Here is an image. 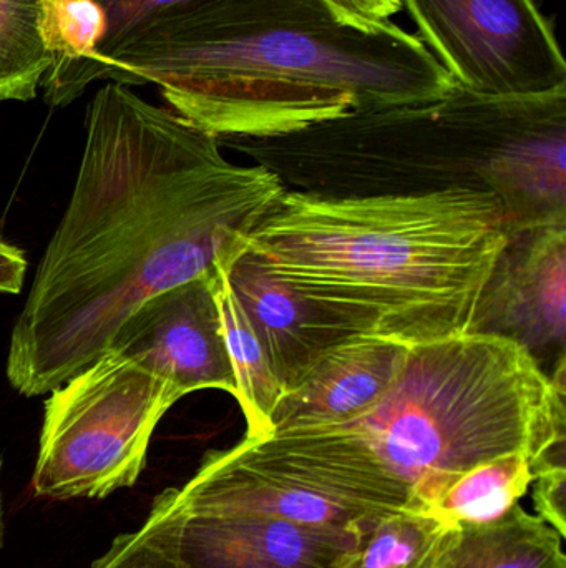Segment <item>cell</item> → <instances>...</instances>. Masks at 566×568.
<instances>
[{"mask_svg": "<svg viewBox=\"0 0 566 568\" xmlns=\"http://www.w3.org/2000/svg\"><path fill=\"white\" fill-rule=\"evenodd\" d=\"M85 125L69 206L10 336L7 377L25 397L105 354L143 301L215 275L285 192L275 172L228 162L219 139L122 83L95 93Z\"/></svg>", "mask_w": 566, "mask_h": 568, "instance_id": "obj_1", "label": "cell"}, {"mask_svg": "<svg viewBox=\"0 0 566 568\" xmlns=\"http://www.w3.org/2000/svg\"><path fill=\"white\" fill-rule=\"evenodd\" d=\"M155 83L216 139H272L349 113L444 99L452 77L414 33L359 23L325 0H213L159 20L106 79Z\"/></svg>", "mask_w": 566, "mask_h": 568, "instance_id": "obj_2", "label": "cell"}, {"mask_svg": "<svg viewBox=\"0 0 566 568\" xmlns=\"http://www.w3.org/2000/svg\"><path fill=\"white\" fill-rule=\"evenodd\" d=\"M507 239L501 200L484 190L329 196L285 189L241 252L356 333L415 344L471 331Z\"/></svg>", "mask_w": 566, "mask_h": 568, "instance_id": "obj_3", "label": "cell"}, {"mask_svg": "<svg viewBox=\"0 0 566 568\" xmlns=\"http://www.w3.org/2000/svg\"><path fill=\"white\" fill-rule=\"evenodd\" d=\"M238 146L276 175L421 172L424 193L432 180L434 192L484 190L501 200L508 233L566 222V89L491 97L457 87L444 99L349 113Z\"/></svg>", "mask_w": 566, "mask_h": 568, "instance_id": "obj_4", "label": "cell"}, {"mask_svg": "<svg viewBox=\"0 0 566 568\" xmlns=\"http://www.w3.org/2000/svg\"><path fill=\"white\" fill-rule=\"evenodd\" d=\"M565 381L504 337L408 344L384 396L326 429L362 440L428 510L462 474L505 454H527L534 480L566 473Z\"/></svg>", "mask_w": 566, "mask_h": 568, "instance_id": "obj_5", "label": "cell"}, {"mask_svg": "<svg viewBox=\"0 0 566 568\" xmlns=\"http://www.w3.org/2000/svg\"><path fill=\"white\" fill-rule=\"evenodd\" d=\"M166 490L185 509L261 514L348 532L389 514L425 510L362 440L336 429L245 436L206 453L185 486Z\"/></svg>", "mask_w": 566, "mask_h": 568, "instance_id": "obj_6", "label": "cell"}, {"mask_svg": "<svg viewBox=\"0 0 566 568\" xmlns=\"http://www.w3.org/2000/svg\"><path fill=\"white\" fill-rule=\"evenodd\" d=\"M49 394L32 490L56 503L135 486L156 426L182 399L165 379L110 351Z\"/></svg>", "mask_w": 566, "mask_h": 568, "instance_id": "obj_7", "label": "cell"}, {"mask_svg": "<svg viewBox=\"0 0 566 568\" xmlns=\"http://www.w3.org/2000/svg\"><path fill=\"white\" fill-rule=\"evenodd\" d=\"M455 85L491 97L566 89L554 23L537 0H399Z\"/></svg>", "mask_w": 566, "mask_h": 568, "instance_id": "obj_8", "label": "cell"}, {"mask_svg": "<svg viewBox=\"0 0 566 568\" xmlns=\"http://www.w3.org/2000/svg\"><path fill=\"white\" fill-rule=\"evenodd\" d=\"M469 333L518 344L547 376L566 373V223L508 233Z\"/></svg>", "mask_w": 566, "mask_h": 568, "instance_id": "obj_9", "label": "cell"}, {"mask_svg": "<svg viewBox=\"0 0 566 568\" xmlns=\"http://www.w3.org/2000/svg\"><path fill=\"white\" fill-rule=\"evenodd\" d=\"M183 568H338L359 532L251 513L176 506L168 490L146 517Z\"/></svg>", "mask_w": 566, "mask_h": 568, "instance_id": "obj_10", "label": "cell"}, {"mask_svg": "<svg viewBox=\"0 0 566 568\" xmlns=\"http://www.w3.org/2000/svg\"><path fill=\"white\" fill-rule=\"evenodd\" d=\"M213 276L168 287L143 301L116 331L110 353L152 371L179 397L218 389L238 399Z\"/></svg>", "mask_w": 566, "mask_h": 568, "instance_id": "obj_11", "label": "cell"}, {"mask_svg": "<svg viewBox=\"0 0 566 568\" xmlns=\"http://www.w3.org/2000/svg\"><path fill=\"white\" fill-rule=\"evenodd\" d=\"M241 246L243 242L216 265L248 314L288 393L305 379L322 354L358 333L341 317L263 272L241 252Z\"/></svg>", "mask_w": 566, "mask_h": 568, "instance_id": "obj_12", "label": "cell"}, {"mask_svg": "<svg viewBox=\"0 0 566 568\" xmlns=\"http://www.w3.org/2000/svg\"><path fill=\"white\" fill-rule=\"evenodd\" d=\"M408 344L356 334L332 346L282 394L271 434L341 426L374 406L391 386Z\"/></svg>", "mask_w": 566, "mask_h": 568, "instance_id": "obj_13", "label": "cell"}, {"mask_svg": "<svg viewBox=\"0 0 566 568\" xmlns=\"http://www.w3.org/2000/svg\"><path fill=\"white\" fill-rule=\"evenodd\" d=\"M564 540L517 504L492 523L457 524L435 568H566Z\"/></svg>", "mask_w": 566, "mask_h": 568, "instance_id": "obj_14", "label": "cell"}, {"mask_svg": "<svg viewBox=\"0 0 566 568\" xmlns=\"http://www.w3.org/2000/svg\"><path fill=\"white\" fill-rule=\"evenodd\" d=\"M216 303L222 316L226 349L235 373L238 399L245 416L246 436L263 437L271 434V416L285 389L276 376L265 344L259 339L248 314L243 310L235 291L223 270L216 265L213 276Z\"/></svg>", "mask_w": 566, "mask_h": 568, "instance_id": "obj_15", "label": "cell"}, {"mask_svg": "<svg viewBox=\"0 0 566 568\" xmlns=\"http://www.w3.org/2000/svg\"><path fill=\"white\" fill-rule=\"evenodd\" d=\"M455 526L429 510H401L358 534L338 568H435Z\"/></svg>", "mask_w": 566, "mask_h": 568, "instance_id": "obj_16", "label": "cell"}, {"mask_svg": "<svg viewBox=\"0 0 566 568\" xmlns=\"http://www.w3.org/2000/svg\"><path fill=\"white\" fill-rule=\"evenodd\" d=\"M56 0H0V102H29L52 67L50 17Z\"/></svg>", "mask_w": 566, "mask_h": 568, "instance_id": "obj_17", "label": "cell"}, {"mask_svg": "<svg viewBox=\"0 0 566 568\" xmlns=\"http://www.w3.org/2000/svg\"><path fill=\"white\" fill-rule=\"evenodd\" d=\"M532 483L531 457L505 454L462 474L428 510L449 526L492 523L517 506Z\"/></svg>", "mask_w": 566, "mask_h": 568, "instance_id": "obj_18", "label": "cell"}, {"mask_svg": "<svg viewBox=\"0 0 566 568\" xmlns=\"http://www.w3.org/2000/svg\"><path fill=\"white\" fill-rule=\"evenodd\" d=\"M105 13L106 29L92 62L80 79V89L85 92L90 83L105 80L113 59L132 43L140 33L159 20L188 12L213 0H95Z\"/></svg>", "mask_w": 566, "mask_h": 568, "instance_id": "obj_19", "label": "cell"}, {"mask_svg": "<svg viewBox=\"0 0 566 568\" xmlns=\"http://www.w3.org/2000/svg\"><path fill=\"white\" fill-rule=\"evenodd\" d=\"M90 568H183L172 547L145 520L135 532L120 534Z\"/></svg>", "mask_w": 566, "mask_h": 568, "instance_id": "obj_20", "label": "cell"}, {"mask_svg": "<svg viewBox=\"0 0 566 568\" xmlns=\"http://www.w3.org/2000/svg\"><path fill=\"white\" fill-rule=\"evenodd\" d=\"M537 517L566 537V473L545 474L532 483Z\"/></svg>", "mask_w": 566, "mask_h": 568, "instance_id": "obj_21", "label": "cell"}, {"mask_svg": "<svg viewBox=\"0 0 566 568\" xmlns=\"http://www.w3.org/2000/svg\"><path fill=\"white\" fill-rule=\"evenodd\" d=\"M325 2L346 19L359 23L389 22L392 16L402 10L399 0H325Z\"/></svg>", "mask_w": 566, "mask_h": 568, "instance_id": "obj_22", "label": "cell"}, {"mask_svg": "<svg viewBox=\"0 0 566 568\" xmlns=\"http://www.w3.org/2000/svg\"><path fill=\"white\" fill-rule=\"evenodd\" d=\"M25 275L27 260L23 253L0 242V293H20Z\"/></svg>", "mask_w": 566, "mask_h": 568, "instance_id": "obj_23", "label": "cell"}, {"mask_svg": "<svg viewBox=\"0 0 566 568\" xmlns=\"http://www.w3.org/2000/svg\"><path fill=\"white\" fill-rule=\"evenodd\" d=\"M2 467L3 459L0 457V550L3 547V539H6V517H3V494H2Z\"/></svg>", "mask_w": 566, "mask_h": 568, "instance_id": "obj_24", "label": "cell"}]
</instances>
